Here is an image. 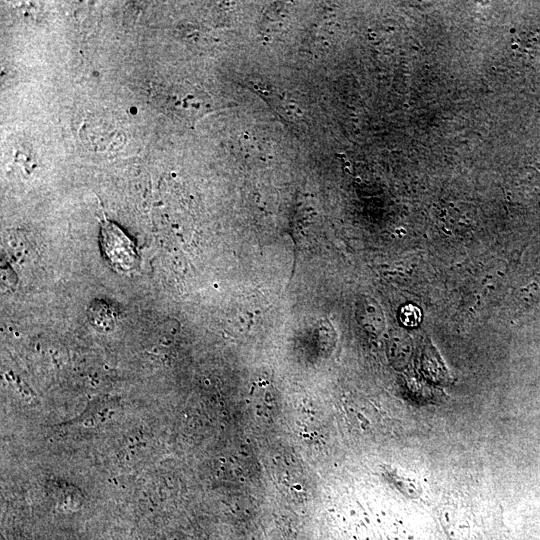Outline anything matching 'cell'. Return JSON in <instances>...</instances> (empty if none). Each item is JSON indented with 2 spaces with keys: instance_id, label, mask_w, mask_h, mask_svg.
I'll return each mask as SVG.
<instances>
[{
  "instance_id": "1",
  "label": "cell",
  "mask_w": 540,
  "mask_h": 540,
  "mask_svg": "<svg viewBox=\"0 0 540 540\" xmlns=\"http://www.w3.org/2000/svg\"><path fill=\"white\" fill-rule=\"evenodd\" d=\"M101 244L109 263L118 271L131 270L137 255L131 239L114 223H101Z\"/></svg>"
},
{
  "instance_id": "2",
  "label": "cell",
  "mask_w": 540,
  "mask_h": 540,
  "mask_svg": "<svg viewBox=\"0 0 540 540\" xmlns=\"http://www.w3.org/2000/svg\"><path fill=\"white\" fill-rule=\"evenodd\" d=\"M402 320L407 325L417 324L419 321V312L417 308L413 306H408L404 308L401 314Z\"/></svg>"
}]
</instances>
